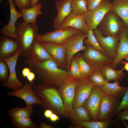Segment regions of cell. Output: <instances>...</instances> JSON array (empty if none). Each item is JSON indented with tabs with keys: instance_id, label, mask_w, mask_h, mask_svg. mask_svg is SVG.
Instances as JSON below:
<instances>
[{
	"instance_id": "cell-47",
	"label": "cell",
	"mask_w": 128,
	"mask_h": 128,
	"mask_svg": "<svg viewBox=\"0 0 128 128\" xmlns=\"http://www.w3.org/2000/svg\"><path fill=\"white\" fill-rule=\"evenodd\" d=\"M121 64L124 65L123 68L126 71H128V62H126L124 61H121Z\"/></svg>"
},
{
	"instance_id": "cell-29",
	"label": "cell",
	"mask_w": 128,
	"mask_h": 128,
	"mask_svg": "<svg viewBox=\"0 0 128 128\" xmlns=\"http://www.w3.org/2000/svg\"><path fill=\"white\" fill-rule=\"evenodd\" d=\"M11 122L12 125L17 128H39V125L35 123L30 117L11 118Z\"/></svg>"
},
{
	"instance_id": "cell-22",
	"label": "cell",
	"mask_w": 128,
	"mask_h": 128,
	"mask_svg": "<svg viewBox=\"0 0 128 128\" xmlns=\"http://www.w3.org/2000/svg\"><path fill=\"white\" fill-rule=\"evenodd\" d=\"M71 0H60L55 2V5L58 12L53 21L54 27L55 30L59 28L64 18L72 13Z\"/></svg>"
},
{
	"instance_id": "cell-19",
	"label": "cell",
	"mask_w": 128,
	"mask_h": 128,
	"mask_svg": "<svg viewBox=\"0 0 128 128\" xmlns=\"http://www.w3.org/2000/svg\"><path fill=\"white\" fill-rule=\"evenodd\" d=\"M10 9V16L9 21L8 24L5 25L0 30V33L2 34L17 40V37L16 34V22L19 18H23V14L16 9L13 0H8Z\"/></svg>"
},
{
	"instance_id": "cell-11",
	"label": "cell",
	"mask_w": 128,
	"mask_h": 128,
	"mask_svg": "<svg viewBox=\"0 0 128 128\" xmlns=\"http://www.w3.org/2000/svg\"><path fill=\"white\" fill-rule=\"evenodd\" d=\"M93 34L101 47L105 52L107 56L113 60L117 53V46L119 40V36L108 35L104 37L101 31L97 28L93 30Z\"/></svg>"
},
{
	"instance_id": "cell-35",
	"label": "cell",
	"mask_w": 128,
	"mask_h": 128,
	"mask_svg": "<svg viewBox=\"0 0 128 128\" xmlns=\"http://www.w3.org/2000/svg\"><path fill=\"white\" fill-rule=\"evenodd\" d=\"M92 82L94 86L101 87L108 81L101 71H94L88 78Z\"/></svg>"
},
{
	"instance_id": "cell-14",
	"label": "cell",
	"mask_w": 128,
	"mask_h": 128,
	"mask_svg": "<svg viewBox=\"0 0 128 128\" xmlns=\"http://www.w3.org/2000/svg\"><path fill=\"white\" fill-rule=\"evenodd\" d=\"M24 60L27 65L32 67L37 64L48 59H53L41 42L36 41Z\"/></svg>"
},
{
	"instance_id": "cell-37",
	"label": "cell",
	"mask_w": 128,
	"mask_h": 128,
	"mask_svg": "<svg viewBox=\"0 0 128 128\" xmlns=\"http://www.w3.org/2000/svg\"><path fill=\"white\" fill-rule=\"evenodd\" d=\"M128 108V87L123 97L121 102L116 110L115 114L119 113L123 110H126Z\"/></svg>"
},
{
	"instance_id": "cell-30",
	"label": "cell",
	"mask_w": 128,
	"mask_h": 128,
	"mask_svg": "<svg viewBox=\"0 0 128 128\" xmlns=\"http://www.w3.org/2000/svg\"><path fill=\"white\" fill-rule=\"evenodd\" d=\"M75 57L78 62L82 76L84 78H87L93 71L84 59L81 54H78Z\"/></svg>"
},
{
	"instance_id": "cell-9",
	"label": "cell",
	"mask_w": 128,
	"mask_h": 128,
	"mask_svg": "<svg viewBox=\"0 0 128 128\" xmlns=\"http://www.w3.org/2000/svg\"><path fill=\"white\" fill-rule=\"evenodd\" d=\"M87 37V33L81 31L72 35L64 45L66 50V61L68 70L70 61L78 52L85 50L86 46L84 45V40Z\"/></svg>"
},
{
	"instance_id": "cell-12",
	"label": "cell",
	"mask_w": 128,
	"mask_h": 128,
	"mask_svg": "<svg viewBox=\"0 0 128 128\" xmlns=\"http://www.w3.org/2000/svg\"><path fill=\"white\" fill-rule=\"evenodd\" d=\"M104 93L101 87L94 86L90 94L83 105L88 110L93 121L98 120L100 107Z\"/></svg>"
},
{
	"instance_id": "cell-8",
	"label": "cell",
	"mask_w": 128,
	"mask_h": 128,
	"mask_svg": "<svg viewBox=\"0 0 128 128\" xmlns=\"http://www.w3.org/2000/svg\"><path fill=\"white\" fill-rule=\"evenodd\" d=\"M112 3L108 0H103L95 9L88 10L85 14V17L89 30L97 28L106 14L111 9Z\"/></svg>"
},
{
	"instance_id": "cell-4",
	"label": "cell",
	"mask_w": 128,
	"mask_h": 128,
	"mask_svg": "<svg viewBox=\"0 0 128 128\" xmlns=\"http://www.w3.org/2000/svg\"><path fill=\"white\" fill-rule=\"evenodd\" d=\"M81 31L71 27L59 28L42 35L38 34L36 37V41L41 43L48 42L64 45L72 35Z\"/></svg>"
},
{
	"instance_id": "cell-42",
	"label": "cell",
	"mask_w": 128,
	"mask_h": 128,
	"mask_svg": "<svg viewBox=\"0 0 128 128\" xmlns=\"http://www.w3.org/2000/svg\"><path fill=\"white\" fill-rule=\"evenodd\" d=\"M35 77V73L31 71L27 76V78L28 81L30 83L33 84V81Z\"/></svg>"
},
{
	"instance_id": "cell-49",
	"label": "cell",
	"mask_w": 128,
	"mask_h": 128,
	"mask_svg": "<svg viewBox=\"0 0 128 128\" xmlns=\"http://www.w3.org/2000/svg\"><path fill=\"white\" fill-rule=\"evenodd\" d=\"M124 29L126 32L127 35L128 37V28L124 27Z\"/></svg>"
},
{
	"instance_id": "cell-43",
	"label": "cell",
	"mask_w": 128,
	"mask_h": 128,
	"mask_svg": "<svg viewBox=\"0 0 128 128\" xmlns=\"http://www.w3.org/2000/svg\"><path fill=\"white\" fill-rule=\"evenodd\" d=\"M39 128H55V127L48 124L44 122H41L39 125Z\"/></svg>"
},
{
	"instance_id": "cell-5",
	"label": "cell",
	"mask_w": 128,
	"mask_h": 128,
	"mask_svg": "<svg viewBox=\"0 0 128 128\" xmlns=\"http://www.w3.org/2000/svg\"><path fill=\"white\" fill-rule=\"evenodd\" d=\"M81 80L71 77L58 88L64 107V117L68 118L73 108V102L76 86Z\"/></svg>"
},
{
	"instance_id": "cell-51",
	"label": "cell",
	"mask_w": 128,
	"mask_h": 128,
	"mask_svg": "<svg viewBox=\"0 0 128 128\" xmlns=\"http://www.w3.org/2000/svg\"><path fill=\"white\" fill-rule=\"evenodd\" d=\"M127 111H128V108L126 109Z\"/></svg>"
},
{
	"instance_id": "cell-7",
	"label": "cell",
	"mask_w": 128,
	"mask_h": 128,
	"mask_svg": "<svg viewBox=\"0 0 128 128\" xmlns=\"http://www.w3.org/2000/svg\"><path fill=\"white\" fill-rule=\"evenodd\" d=\"M119 17L111 10L107 12L101 21L99 29L103 35L119 36L124 24Z\"/></svg>"
},
{
	"instance_id": "cell-44",
	"label": "cell",
	"mask_w": 128,
	"mask_h": 128,
	"mask_svg": "<svg viewBox=\"0 0 128 128\" xmlns=\"http://www.w3.org/2000/svg\"><path fill=\"white\" fill-rule=\"evenodd\" d=\"M52 122H55L59 120V117L57 114L53 113L49 119Z\"/></svg>"
},
{
	"instance_id": "cell-41",
	"label": "cell",
	"mask_w": 128,
	"mask_h": 128,
	"mask_svg": "<svg viewBox=\"0 0 128 128\" xmlns=\"http://www.w3.org/2000/svg\"><path fill=\"white\" fill-rule=\"evenodd\" d=\"M31 71V69L29 67H25L22 71V75L23 77L27 78Z\"/></svg>"
},
{
	"instance_id": "cell-10",
	"label": "cell",
	"mask_w": 128,
	"mask_h": 128,
	"mask_svg": "<svg viewBox=\"0 0 128 128\" xmlns=\"http://www.w3.org/2000/svg\"><path fill=\"white\" fill-rule=\"evenodd\" d=\"M120 104L119 98L104 93L101 100L99 111L98 120H111Z\"/></svg>"
},
{
	"instance_id": "cell-52",
	"label": "cell",
	"mask_w": 128,
	"mask_h": 128,
	"mask_svg": "<svg viewBox=\"0 0 128 128\" xmlns=\"http://www.w3.org/2000/svg\"><path fill=\"white\" fill-rule=\"evenodd\" d=\"M2 0H0V1L1 2V1Z\"/></svg>"
},
{
	"instance_id": "cell-34",
	"label": "cell",
	"mask_w": 128,
	"mask_h": 128,
	"mask_svg": "<svg viewBox=\"0 0 128 128\" xmlns=\"http://www.w3.org/2000/svg\"><path fill=\"white\" fill-rule=\"evenodd\" d=\"M84 42L87 45L91 46L95 49L101 51L106 55L105 52L101 47L94 35L93 30H89L87 33V39H85Z\"/></svg>"
},
{
	"instance_id": "cell-32",
	"label": "cell",
	"mask_w": 128,
	"mask_h": 128,
	"mask_svg": "<svg viewBox=\"0 0 128 128\" xmlns=\"http://www.w3.org/2000/svg\"><path fill=\"white\" fill-rule=\"evenodd\" d=\"M114 121L111 120L104 121H92L80 122L79 124L83 128H106L109 127Z\"/></svg>"
},
{
	"instance_id": "cell-20",
	"label": "cell",
	"mask_w": 128,
	"mask_h": 128,
	"mask_svg": "<svg viewBox=\"0 0 128 128\" xmlns=\"http://www.w3.org/2000/svg\"><path fill=\"white\" fill-rule=\"evenodd\" d=\"M124 27L119 35V42L117 46L116 54L110 64V66L114 69H116L123 59L128 56V37Z\"/></svg>"
},
{
	"instance_id": "cell-36",
	"label": "cell",
	"mask_w": 128,
	"mask_h": 128,
	"mask_svg": "<svg viewBox=\"0 0 128 128\" xmlns=\"http://www.w3.org/2000/svg\"><path fill=\"white\" fill-rule=\"evenodd\" d=\"M9 67L4 59H0V82L4 83L8 79L9 74Z\"/></svg>"
},
{
	"instance_id": "cell-27",
	"label": "cell",
	"mask_w": 128,
	"mask_h": 128,
	"mask_svg": "<svg viewBox=\"0 0 128 128\" xmlns=\"http://www.w3.org/2000/svg\"><path fill=\"white\" fill-rule=\"evenodd\" d=\"M109 64L105 65L103 68L101 72L107 81L111 80L120 81L123 79L125 74L123 71V68L119 70H116L112 68Z\"/></svg>"
},
{
	"instance_id": "cell-45",
	"label": "cell",
	"mask_w": 128,
	"mask_h": 128,
	"mask_svg": "<svg viewBox=\"0 0 128 128\" xmlns=\"http://www.w3.org/2000/svg\"><path fill=\"white\" fill-rule=\"evenodd\" d=\"M54 113L51 110L47 109L45 110L44 114L45 117L49 119L53 113Z\"/></svg>"
},
{
	"instance_id": "cell-53",
	"label": "cell",
	"mask_w": 128,
	"mask_h": 128,
	"mask_svg": "<svg viewBox=\"0 0 128 128\" xmlns=\"http://www.w3.org/2000/svg\"></svg>"
},
{
	"instance_id": "cell-39",
	"label": "cell",
	"mask_w": 128,
	"mask_h": 128,
	"mask_svg": "<svg viewBox=\"0 0 128 128\" xmlns=\"http://www.w3.org/2000/svg\"><path fill=\"white\" fill-rule=\"evenodd\" d=\"M103 0H86L88 11L96 8L101 3Z\"/></svg>"
},
{
	"instance_id": "cell-3",
	"label": "cell",
	"mask_w": 128,
	"mask_h": 128,
	"mask_svg": "<svg viewBox=\"0 0 128 128\" xmlns=\"http://www.w3.org/2000/svg\"><path fill=\"white\" fill-rule=\"evenodd\" d=\"M16 27L17 40L20 48L19 56L26 57L36 41V37L38 34V26L37 23L30 24L24 21L17 23Z\"/></svg>"
},
{
	"instance_id": "cell-6",
	"label": "cell",
	"mask_w": 128,
	"mask_h": 128,
	"mask_svg": "<svg viewBox=\"0 0 128 128\" xmlns=\"http://www.w3.org/2000/svg\"><path fill=\"white\" fill-rule=\"evenodd\" d=\"M81 54L93 71H101L105 65L113 61L106 55L91 45H87L84 52Z\"/></svg>"
},
{
	"instance_id": "cell-23",
	"label": "cell",
	"mask_w": 128,
	"mask_h": 128,
	"mask_svg": "<svg viewBox=\"0 0 128 128\" xmlns=\"http://www.w3.org/2000/svg\"><path fill=\"white\" fill-rule=\"evenodd\" d=\"M68 118L73 123H78L93 120L90 112L83 105L73 108L69 115Z\"/></svg>"
},
{
	"instance_id": "cell-33",
	"label": "cell",
	"mask_w": 128,
	"mask_h": 128,
	"mask_svg": "<svg viewBox=\"0 0 128 128\" xmlns=\"http://www.w3.org/2000/svg\"><path fill=\"white\" fill-rule=\"evenodd\" d=\"M68 71L71 77L80 80L84 78L81 73L78 62L75 56L70 61Z\"/></svg>"
},
{
	"instance_id": "cell-2",
	"label": "cell",
	"mask_w": 128,
	"mask_h": 128,
	"mask_svg": "<svg viewBox=\"0 0 128 128\" xmlns=\"http://www.w3.org/2000/svg\"><path fill=\"white\" fill-rule=\"evenodd\" d=\"M58 66L54 60L48 59L37 64L32 68L39 81L58 88L71 77L68 70Z\"/></svg>"
},
{
	"instance_id": "cell-28",
	"label": "cell",
	"mask_w": 128,
	"mask_h": 128,
	"mask_svg": "<svg viewBox=\"0 0 128 128\" xmlns=\"http://www.w3.org/2000/svg\"><path fill=\"white\" fill-rule=\"evenodd\" d=\"M34 104L26 105L24 108L17 106L8 111V115L11 118L30 117L33 113Z\"/></svg>"
},
{
	"instance_id": "cell-17",
	"label": "cell",
	"mask_w": 128,
	"mask_h": 128,
	"mask_svg": "<svg viewBox=\"0 0 128 128\" xmlns=\"http://www.w3.org/2000/svg\"><path fill=\"white\" fill-rule=\"evenodd\" d=\"M33 84L26 83L21 88L8 92L7 96H16L24 101L26 105L37 104L41 105L40 101L35 95L32 87Z\"/></svg>"
},
{
	"instance_id": "cell-15",
	"label": "cell",
	"mask_w": 128,
	"mask_h": 128,
	"mask_svg": "<svg viewBox=\"0 0 128 128\" xmlns=\"http://www.w3.org/2000/svg\"><path fill=\"white\" fill-rule=\"evenodd\" d=\"M94 86L88 78L80 80L75 88L73 108L83 105L90 94Z\"/></svg>"
},
{
	"instance_id": "cell-46",
	"label": "cell",
	"mask_w": 128,
	"mask_h": 128,
	"mask_svg": "<svg viewBox=\"0 0 128 128\" xmlns=\"http://www.w3.org/2000/svg\"><path fill=\"white\" fill-rule=\"evenodd\" d=\"M72 124L68 125L67 127L71 128H83V127L80 124L76 123H73Z\"/></svg>"
},
{
	"instance_id": "cell-25",
	"label": "cell",
	"mask_w": 128,
	"mask_h": 128,
	"mask_svg": "<svg viewBox=\"0 0 128 128\" xmlns=\"http://www.w3.org/2000/svg\"><path fill=\"white\" fill-rule=\"evenodd\" d=\"M41 4L38 3L36 5L24 9H19L23 14L24 21L29 23H36V19L37 16L42 14L41 9Z\"/></svg>"
},
{
	"instance_id": "cell-31",
	"label": "cell",
	"mask_w": 128,
	"mask_h": 128,
	"mask_svg": "<svg viewBox=\"0 0 128 128\" xmlns=\"http://www.w3.org/2000/svg\"><path fill=\"white\" fill-rule=\"evenodd\" d=\"M71 5L72 13L75 14L82 15L88 11L86 0H71Z\"/></svg>"
},
{
	"instance_id": "cell-50",
	"label": "cell",
	"mask_w": 128,
	"mask_h": 128,
	"mask_svg": "<svg viewBox=\"0 0 128 128\" xmlns=\"http://www.w3.org/2000/svg\"><path fill=\"white\" fill-rule=\"evenodd\" d=\"M124 59L128 61V56H126Z\"/></svg>"
},
{
	"instance_id": "cell-26",
	"label": "cell",
	"mask_w": 128,
	"mask_h": 128,
	"mask_svg": "<svg viewBox=\"0 0 128 128\" xmlns=\"http://www.w3.org/2000/svg\"><path fill=\"white\" fill-rule=\"evenodd\" d=\"M101 87L105 93L119 98L124 95L128 87L120 86L119 81H117L111 83H109L108 82Z\"/></svg>"
},
{
	"instance_id": "cell-18",
	"label": "cell",
	"mask_w": 128,
	"mask_h": 128,
	"mask_svg": "<svg viewBox=\"0 0 128 128\" xmlns=\"http://www.w3.org/2000/svg\"><path fill=\"white\" fill-rule=\"evenodd\" d=\"M19 44L17 40L2 34L0 37V59L11 57L20 50Z\"/></svg>"
},
{
	"instance_id": "cell-48",
	"label": "cell",
	"mask_w": 128,
	"mask_h": 128,
	"mask_svg": "<svg viewBox=\"0 0 128 128\" xmlns=\"http://www.w3.org/2000/svg\"><path fill=\"white\" fill-rule=\"evenodd\" d=\"M31 6V7L33 6L38 4L39 0H30Z\"/></svg>"
},
{
	"instance_id": "cell-16",
	"label": "cell",
	"mask_w": 128,
	"mask_h": 128,
	"mask_svg": "<svg viewBox=\"0 0 128 128\" xmlns=\"http://www.w3.org/2000/svg\"><path fill=\"white\" fill-rule=\"evenodd\" d=\"M41 43L59 66L62 69L66 70L67 69L66 61V51L64 46L48 42Z\"/></svg>"
},
{
	"instance_id": "cell-40",
	"label": "cell",
	"mask_w": 128,
	"mask_h": 128,
	"mask_svg": "<svg viewBox=\"0 0 128 128\" xmlns=\"http://www.w3.org/2000/svg\"><path fill=\"white\" fill-rule=\"evenodd\" d=\"M118 118L119 119L122 120H128V111L126 109L123 112L119 113Z\"/></svg>"
},
{
	"instance_id": "cell-21",
	"label": "cell",
	"mask_w": 128,
	"mask_h": 128,
	"mask_svg": "<svg viewBox=\"0 0 128 128\" xmlns=\"http://www.w3.org/2000/svg\"><path fill=\"white\" fill-rule=\"evenodd\" d=\"M71 27L87 33L89 28L85 17V14L78 15L71 13L63 21L59 28Z\"/></svg>"
},
{
	"instance_id": "cell-13",
	"label": "cell",
	"mask_w": 128,
	"mask_h": 128,
	"mask_svg": "<svg viewBox=\"0 0 128 128\" xmlns=\"http://www.w3.org/2000/svg\"><path fill=\"white\" fill-rule=\"evenodd\" d=\"M20 53V50H19L12 57L3 59L7 64L9 71V75L8 79L2 84V86L4 87L10 88L15 90L21 88L24 85V84L18 78L16 70L17 60Z\"/></svg>"
},
{
	"instance_id": "cell-24",
	"label": "cell",
	"mask_w": 128,
	"mask_h": 128,
	"mask_svg": "<svg viewBox=\"0 0 128 128\" xmlns=\"http://www.w3.org/2000/svg\"><path fill=\"white\" fill-rule=\"evenodd\" d=\"M111 10L118 15L128 28V0H113Z\"/></svg>"
},
{
	"instance_id": "cell-38",
	"label": "cell",
	"mask_w": 128,
	"mask_h": 128,
	"mask_svg": "<svg viewBox=\"0 0 128 128\" xmlns=\"http://www.w3.org/2000/svg\"><path fill=\"white\" fill-rule=\"evenodd\" d=\"M15 6L17 7L19 9L28 8L30 7V0H13Z\"/></svg>"
},
{
	"instance_id": "cell-1",
	"label": "cell",
	"mask_w": 128,
	"mask_h": 128,
	"mask_svg": "<svg viewBox=\"0 0 128 128\" xmlns=\"http://www.w3.org/2000/svg\"><path fill=\"white\" fill-rule=\"evenodd\" d=\"M32 87L43 109L50 110L59 116L64 117V106L57 87L48 83L41 82L33 85Z\"/></svg>"
}]
</instances>
